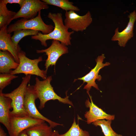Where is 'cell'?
<instances>
[{
  "instance_id": "25",
  "label": "cell",
  "mask_w": 136,
  "mask_h": 136,
  "mask_svg": "<svg viewBox=\"0 0 136 136\" xmlns=\"http://www.w3.org/2000/svg\"><path fill=\"white\" fill-rule=\"evenodd\" d=\"M0 136H7L6 133L1 126L0 127Z\"/></svg>"
},
{
  "instance_id": "20",
  "label": "cell",
  "mask_w": 136,
  "mask_h": 136,
  "mask_svg": "<svg viewBox=\"0 0 136 136\" xmlns=\"http://www.w3.org/2000/svg\"><path fill=\"white\" fill-rule=\"evenodd\" d=\"M111 120L104 119L97 120L92 123L96 126H99L101 127L105 136H122L114 131L111 126Z\"/></svg>"
},
{
  "instance_id": "12",
  "label": "cell",
  "mask_w": 136,
  "mask_h": 136,
  "mask_svg": "<svg viewBox=\"0 0 136 136\" xmlns=\"http://www.w3.org/2000/svg\"><path fill=\"white\" fill-rule=\"evenodd\" d=\"M87 93L91 100L90 101L88 98L85 103L86 107L89 108V110L86 111L84 115L86 119L87 124H89L99 120L106 119L112 121L114 119V115L107 114L98 107L93 103L89 93Z\"/></svg>"
},
{
  "instance_id": "9",
  "label": "cell",
  "mask_w": 136,
  "mask_h": 136,
  "mask_svg": "<svg viewBox=\"0 0 136 136\" xmlns=\"http://www.w3.org/2000/svg\"><path fill=\"white\" fill-rule=\"evenodd\" d=\"M48 5L40 0H24V3L13 20L19 18L29 19L35 17L38 13L43 9H47Z\"/></svg>"
},
{
  "instance_id": "26",
  "label": "cell",
  "mask_w": 136,
  "mask_h": 136,
  "mask_svg": "<svg viewBox=\"0 0 136 136\" xmlns=\"http://www.w3.org/2000/svg\"><path fill=\"white\" fill-rule=\"evenodd\" d=\"M17 136H28L26 133L25 130L20 132Z\"/></svg>"
},
{
  "instance_id": "3",
  "label": "cell",
  "mask_w": 136,
  "mask_h": 136,
  "mask_svg": "<svg viewBox=\"0 0 136 136\" xmlns=\"http://www.w3.org/2000/svg\"><path fill=\"white\" fill-rule=\"evenodd\" d=\"M31 75H28L22 78L21 83L19 86L11 92L3 93L5 96L12 100L10 116L24 117L29 116L25 109L24 101L28 84L29 83Z\"/></svg>"
},
{
  "instance_id": "18",
  "label": "cell",
  "mask_w": 136,
  "mask_h": 136,
  "mask_svg": "<svg viewBox=\"0 0 136 136\" xmlns=\"http://www.w3.org/2000/svg\"><path fill=\"white\" fill-rule=\"evenodd\" d=\"M7 5L0 1V29L7 26L16 14V13L9 10Z\"/></svg>"
},
{
  "instance_id": "7",
  "label": "cell",
  "mask_w": 136,
  "mask_h": 136,
  "mask_svg": "<svg viewBox=\"0 0 136 136\" xmlns=\"http://www.w3.org/2000/svg\"><path fill=\"white\" fill-rule=\"evenodd\" d=\"M64 24L69 29L76 32H82L85 30L91 23L92 19L91 13L88 11L85 15H80L75 11L65 12Z\"/></svg>"
},
{
  "instance_id": "10",
  "label": "cell",
  "mask_w": 136,
  "mask_h": 136,
  "mask_svg": "<svg viewBox=\"0 0 136 136\" xmlns=\"http://www.w3.org/2000/svg\"><path fill=\"white\" fill-rule=\"evenodd\" d=\"M105 58V54H104L98 56L95 60L96 64L95 67L85 76L76 79L83 81V84L85 82L87 83L86 85L84 87V89H86L87 93H89L92 87L98 90H99L95 81L96 79L98 81L101 80V75H98L100 70L104 67L108 66L110 64V63L108 62H106L105 63H103L104 60Z\"/></svg>"
},
{
  "instance_id": "1",
  "label": "cell",
  "mask_w": 136,
  "mask_h": 136,
  "mask_svg": "<svg viewBox=\"0 0 136 136\" xmlns=\"http://www.w3.org/2000/svg\"><path fill=\"white\" fill-rule=\"evenodd\" d=\"M47 17L52 21L54 24L53 30L46 35H44L39 32L38 35L31 36V38L40 41L42 45L45 47L47 46V41L50 40L58 41L66 46L71 45V35L74 31H68L69 29L63 23L62 14L49 12Z\"/></svg>"
},
{
  "instance_id": "8",
  "label": "cell",
  "mask_w": 136,
  "mask_h": 136,
  "mask_svg": "<svg viewBox=\"0 0 136 136\" xmlns=\"http://www.w3.org/2000/svg\"><path fill=\"white\" fill-rule=\"evenodd\" d=\"M38 53H45L47 56L45 64L46 70L47 71L50 66H55L58 58L62 55L69 52L68 48L65 44L58 41L53 40L51 45L48 48L41 50H37Z\"/></svg>"
},
{
  "instance_id": "5",
  "label": "cell",
  "mask_w": 136,
  "mask_h": 136,
  "mask_svg": "<svg viewBox=\"0 0 136 136\" xmlns=\"http://www.w3.org/2000/svg\"><path fill=\"white\" fill-rule=\"evenodd\" d=\"M54 27L51 24H47L43 20L41 16V11L37 16L30 19L22 18L18 20L14 23L9 25L7 31L11 34L14 31L21 29L34 30L41 31L44 35H46L51 32Z\"/></svg>"
},
{
  "instance_id": "13",
  "label": "cell",
  "mask_w": 136,
  "mask_h": 136,
  "mask_svg": "<svg viewBox=\"0 0 136 136\" xmlns=\"http://www.w3.org/2000/svg\"><path fill=\"white\" fill-rule=\"evenodd\" d=\"M128 17L129 20L125 28L121 32L119 31L118 27L116 28L114 34L111 39L112 41H118V45L120 47H125L128 41L133 37L134 24L136 20L135 10L130 13Z\"/></svg>"
},
{
  "instance_id": "2",
  "label": "cell",
  "mask_w": 136,
  "mask_h": 136,
  "mask_svg": "<svg viewBox=\"0 0 136 136\" xmlns=\"http://www.w3.org/2000/svg\"><path fill=\"white\" fill-rule=\"evenodd\" d=\"M52 80L51 76L48 77L43 81L40 80L37 77L36 78L35 83L33 87L38 98L40 100L39 108L40 110L42 109L45 107L46 102L50 100H57L59 102L73 106L72 102L69 99L67 93L66 97L63 98L55 93L50 84Z\"/></svg>"
},
{
  "instance_id": "27",
  "label": "cell",
  "mask_w": 136,
  "mask_h": 136,
  "mask_svg": "<svg viewBox=\"0 0 136 136\" xmlns=\"http://www.w3.org/2000/svg\"><path fill=\"white\" fill-rule=\"evenodd\" d=\"M59 135L58 131L54 130L53 131L52 133L51 136H59Z\"/></svg>"
},
{
  "instance_id": "23",
  "label": "cell",
  "mask_w": 136,
  "mask_h": 136,
  "mask_svg": "<svg viewBox=\"0 0 136 136\" xmlns=\"http://www.w3.org/2000/svg\"><path fill=\"white\" fill-rule=\"evenodd\" d=\"M18 76L10 73H0V92L10 84L12 81L17 78Z\"/></svg>"
},
{
  "instance_id": "14",
  "label": "cell",
  "mask_w": 136,
  "mask_h": 136,
  "mask_svg": "<svg viewBox=\"0 0 136 136\" xmlns=\"http://www.w3.org/2000/svg\"><path fill=\"white\" fill-rule=\"evenodd\" d=\"M7 26H4L0 29V50L7 51L13 55L15 61L19 63L18 54L21 50L19 47H17L11 40L10 34L7 31Z\"/></svg>"
},
{
  "instance_id": "15",
  "label": "cell",
  "mask_w": 136,
  "mask_h": 136,
  "mask_svg": "<svg viewBox=\"0 0 136 136\" xmlns=\"http://www.w3.org/2000/svg\"><path fill=\"white\" fill-rule=\"evenodd\" d=\"M12 100L0 92V122L6 127L9 134L10 131V114Z\"/></svg>"
},
{
  "instance_id": "17",
  "label": "cell",
  "mask_w": 136,
  "mask_h": 136,
  "mask_svg": "<svg viewBox=\"0 0 136 136\" xmlns=\"http://www.w3.org/2000/svg\"><path fill=\"white\" fill-rule=\"evenodd\" d=\"M25 131L28 136H51L53 132L52 128L45 122L32 126Z\"/></svg>"
},
{
  "instance_id": "16",
  "label": "cell",
  "mask_w": 136,
  "mask_h": 136,
  "mask_svg": "<svg viewBox=\"0 0 136 136\" xmlns=\"http://www.w3.org/2000/svg\"><path fill=\"white\" fill-rule=\"evenodd\" d=\"M19 65L12 54L7 51H0V73H10Z\"/></svg>"
},
{
  "instance_id": "6",
  "label": "cell",
  "mask_w": 136,
  "mask_h": 136,
  "mask_svg": "<svg viewBox=\"0 0 136 136\" xmlns=\"http://www.w3.org/2000/svg\"><path fill=\"white\" fill-rule=\"evenodd\" d=\"M38 98L33 85H31L29 83L27 85L24 101L25 109L28 116L35 118L42 119L46 121L52 128L58 125L62 126V124L51 121L40 113L35 104V100Z\"/></svg>"
},
{
  "instance_id": "19",
  "label": "cell",
  "mask_w": 136,
  "mask_h": 136,
  "mask_svg": "<svg viewBox=\"0 0 136 136\" xmlns=\"http://www.w3.org/2000/svg\"><path fill=\"white\" fill-rule=\"evenodd\" d=\"M47 4L61 8L65 12L70 11L78 12L80 9L73 5V2L68 0H42Z\"/></svg>"
},
{
  "instance_id": "22",
  "label": "cell",
  "mask_w": 136,
  "mask_h": 136,
  "mask_svg": "<svg viewBox=\"0 0 136 136\" xmlns=\"http://www.w3.org/2000/svg\"><path fill=\"white\" fill-rule=\"evenodd\" d=\"M59 136H90L88 131L83 130L77 124L74 118L73 123L69 129L65 133Z\"/></svg>"
},
{
  "instance_id": "11",
  "label": "cell",
  "mask_w": 136,
  "mask_h": 136,
  "mask_svg": "<svg viewBox=\"0 0 136 136\" xmlns=\"http://www.w3.org/2000/svg\"><path fill=\"white\" fill-rule=\"evenodd\" d=\"M10 136H17L21 132L34 125L45 121L35 118L29 116L24 117L10 116Z\"/></svg>"
},
{
  "instance_id": "4",
  "label": "cell",
  "mask_w": 136,
  "mask_h": 136,
  "mask_svg": "<svg viewBox=\"0 0 136 136\" xmlns=\"http://www.w3.org/2000/svg\"><path fill=\"white\" fill-rule=\"evenodd\" d=\"M26 54L25 52L21 50L19 51L18 54L19 65L16 69L12 70L10 73L14 75L19 74H23L25 75H34L44 80L46 79L47 71L40 69L38 66L39 63L43 60L42 57L31 59L27 57Z\"/></svg>"
},
{
  "instance_id": "24",
  "label": "cell",
  "mask_w": 136,
  "mask_h": 136,
  "mask_svg": "<svg viewBox=\"0 0 136 136\" xmlns=\"http://www.w3.org/2000/svg\"><path fill=\"white\" fill-rule=\"evenodd\" d=\"M4 3L6 4H17L19 5L21 8L22 5L24 0H1Z\"/></svg>"
},
{
  "instance_id": "21",
  "label": "cell",
  "mask_w": 136,
  "mask_h": 136,
  "mask_svg": "<svg viewBox=\"0 0 136 136\" xmlns=\"http://www.w3.org/2000/svg\"><path fill=\"white\" fill-rule=\"evenodd\" d=\"M39 32L37 30H32L21 29L17 30L13 32V34L11 37V40L15 46L18 47H19L18 44L23 38L27 36L37 35Z\"/></svg>"
}]
</instances>
